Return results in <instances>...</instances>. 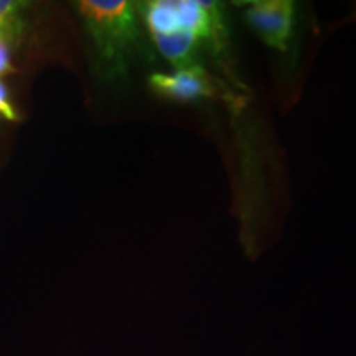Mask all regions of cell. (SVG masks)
Instances as JSON below:
<instances>
[{
  "label": "cell",
  "mask_w": 356,
  "mask_h": 356,
  "mask_svg": "<svg viewBox=\"0 0 356 356\" xmlns=\"http://www.w3.org/2000/svg\"><path fill=\"white\" fill-rule=\"evenodd\" d=\"M154 47L172 68L197 63L204 50L226 61L229 26L225 7L204 0H149L136 3Z\"/></svg>",
  "instance_id": "cell-1"
},
{
  "label": "cell",
  "mask_w": 356,
  "mask_h": 356,
  "mask_svg": "<svg viewBox=\"0 0 356 356\" xmlns=\"http://www.w3.org/2000/svg\"><path fill=\"white\" fill-rule=\"evenodd\" d=\"M101 74L121 79L129 73L140 44L139 13L127 0H79L74 2Z\"/></svg>",
  "instance_id": "cell-2"
},
{
  "label": "cell",
  "mask_w": 356,
  "mask_h": 356,
  "mask_svg": "<svg viewBox=\"0 0 356 356\" xmlns=\"http://www.w3.org/2000/svg\"><path fill=\"white\" fill-rule=\"evenodd\" d=\"M149 88L160 99L175 104L211 101L221 95L216 78L198 61L181 68H172L168 73L150 74Z\"/></svg>",
  "instance_id": "cell-3"
},
{
  "label": "cell",
  "mask_w": 356,
  "mask_h": 356,
  "mask_svg": "<svg viewBox=\"0 0 356 356\" xmlns=\"http://www.w3.org/2000/svg\"><path fill=\"white\" fill-rule=\"evenodd\" d=\"M244 20L262 43L273 50L286 51L296 30V3L291 0H256L246 7Z\"/></svg>",
  "instance_id": "cell-4"
},
{
  "label": "cell",
  "mask_w": 356,
  "mask_h": 356,
  "mask_svg": "<svg viewBox=\"0 0 356 356\" xmlns=\"http://www.w3.org/2000/svg\"><path fill=\"white\" fill-rule=\"evenodd\" d=\"M26 7L25 2L0 0V37L12 40L20 22V13Z\"/></svg>",
  "instance_id": "cell-5"
},
{
  "label": "cell",
  "mask_w": 356,
  "mask_h": 356,
  "mask_svg": "<svg viewBox=\"0 0 356 356\" xmlns=\"http://www.w3.org/2000/svg\"><path fill=\"white\" fill-rule=\"evenodd\" d=\"M0 115L7 121H19L20 115L19 111L15 109V106L12 104L10 95H8V89L6 84H3L2 79H0Z\"/></svg>",
  "instance_id": "cell-6"
},
{
  "label": "cell",
  "mask_w": 356,
  "mask_h": 356,
  "mask_svg": "<svg viewBox=\"0 0 356 356\" xmlns=\"http://www.w3.org/2000/svg\"><path fill=\"white\" fill-rule=\"evenodd\" d=\"M10 56V40L0 37V76L10 73L13 70Z\"/></svg>",
  "instance_id": "cell-7"
}]
</instances>
